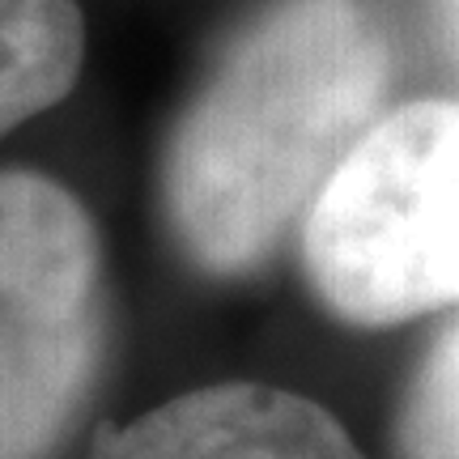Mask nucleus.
Instances as JSON below:
<instances>
[{"label":"nucleus","mask_w":459,"mask_h":459,"mask_svg":"<svg viewBox=\"0 0 459 459\" xmlns=\"http://www.w3.org/2000/svg\"><path fill=\"white\" fill-rule=\"evenodd\" d=\"M82 56L77 0H0V136L65 99Z\"/></svg>","instance_id":"5"},{"label":"nucleus","mask_w":459,"mask_h":459,"mask_svg":"<svg viewBox=\"0 0 459 459\" xmlns=\"http://www.w3.org/2000/svg\"><path fill=\"white\" fill-rule=\"evenodd\" d=\"M400 459H459V319L429 344L400 400Z\"/></svg>","instance_id":"6"},{"label":"nucleus","mask_w":459,"mask_h":459,"mask_svg":"<svg viewBox=\"0 0 459 459\" xmlns=\"http://www.w3.org/2000/svg\"><path fill=\"white\" fill-rule=\"evenodd\" d=\"M370 0H277L247 26L166 153V213L204 273H247L307 213L387 99Z\"/></svg>","instance_id":"1"},{"label":"nucleus","mask_w":459,"mask_h":459,"mask_svg":"<svg viewBox=\"0 0 459 459\" xmlns=\"http://www.w3.org/2000/svg\"><path fill=\"white\" fill-rule=\"evenodd\" d=\"M90 459H366L324 404L268 383H217L102 429Z\"/></svg>","instance_id":"4"},{"label":"nucleus","mask_w":459,"mask_h":459,"mask_svg":"<svg viewBox=\"0 0 459 459\" xmlns=\"http://www.w3.org/2000/svg\"><path fill=\"white\" fill-rule=\"evenodd\" d=\"M302 260L336 319L387 328L459 307V107L375 119L307 209Z\"/></svg>","instance_id":"2"},{"label":"nucleus","mask_w":459,"mask_h":459,"mask_svg":"<svg viewBox=\"0 0 459 459\" xmlns=\"http://www.w3.org/2000/svg\"><path fill=\"white\" fill-rule=\"evenodd\" d=\"M102 251L82 200L0 170V459H51L94 387Z\"/></svg>","instance_id":"3"}]
</instances>
